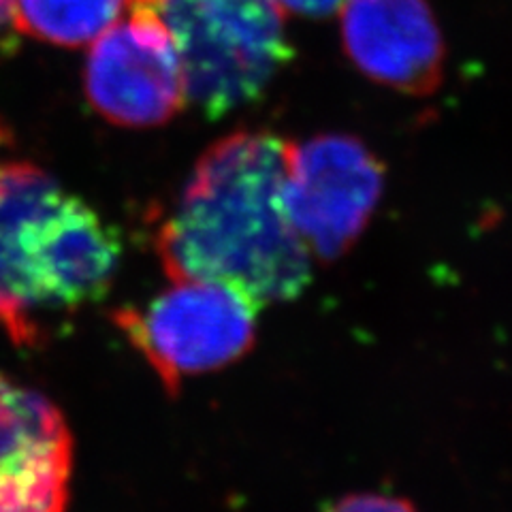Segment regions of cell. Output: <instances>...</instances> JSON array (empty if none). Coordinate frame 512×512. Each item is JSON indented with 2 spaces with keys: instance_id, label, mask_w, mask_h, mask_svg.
I'll return each mask as SVG.
<instances>
[{
  "instance_id": "obj_1",
  "label": "cell",
  "mask_w": 512,
  "mask_h": 512,
  "mask_svg": "<svg viewBox=\"0 0 512 512\" xmlns=\"http://www.w3.org/2000/svg\"><path fill=\"white\" fill-rule=\"evenodd\" d=\"M288 143L235 133L205 152L156 233L171 282H218L259 306L295 299L310 282V248L286 212Z\"/></svg>"
},
{
  "instance_id": "obj_2",
  "label": "cell",
  "mask_w": 512,
  "mask_h": 512,
  "mask_svg": "<svg viewBox=\"0 0 512 512\" xmlns=\"http://www.w3.org/2000/svg\"><path fill=\"white\" fill-rule=\"evenodd\" d=\"M120 254L118 233L50 173L0 165V329L15 344L103 299Z\"/></svg>"
},
{
  "instance_id": "obj_3",
  "label": "cell",
  "mask_w": 512,
  "mask_h": 512,
  "mask_svg": "<svg viewBox=\"0 0 512 512\" xmlns=\"http://www.w3.org/2000/svg\"><path fill=\"white\" fill-rule=\"evenodd\" d=\"M131 9L165 26L186 99L212 120L259 99L291 58L276 0H131Z\"/></svg>"
},
{
  "instance_id": "obj_4",
  "label": "cell",
  "mask_w": 512,
  "mask_h": 512,
  "mask_svg": "<svg viewBox=\"0 0 512 512\" xmlns=\"http://www.w3.org/2000/svg\"><path fill=\"white\" fill-rule=\"evenodd\" d=\"M143 308H122L114 323L175 395L186 376L220 370L250 350L259 303L218 282H173Z\"/></svg>"
},
{
  "instance_id": "obj_5",
  "label": "cell",
  "mask_w": 512,
  "mask_h": 512,
  "mask_svg": "<svg viewBox=\"0 0 512 512\" xmlns=\"http://www.w3.org/2000/svg\"><path fill=\"white\" fill-rule=\"evenodd\" d=\"M384 171L363 143L348 135L314 137L291 148L286 212L310 252L344 254L370 222Z\"/></svg>"
},
{
  "instance_id": "obj_6",
  "label": "cell",
  "mask_w": 512,
  "mask_h": 512,
  "mask_svg": "<svg viewBox=\"0 0 512 512\" xmlns=\"http://www.w3.org/2000/svg\"><path fill=\"white\" fill-rule=\"evenodd\" d=\"M86 94L92 107L122 126H154L186 103L178 50L152 13L131 9L94 41L86 62Z\"/></svg>"
},
{
  "instance_id": "obj_7",
  "label": "cell",
  "mask_w": 512,
  "mask_h": 512,
  "mask_svg": "<svg viewBox=\"0 0 512 512\" xmlns=\"http://www.w3.org/2000/svg\"><path fill=\"white\" fill-rule=\"evenodd\" d=\"M73 438L43 393L0 374V512H67Z\"/></svg>"
},
{
  "instance_id": "obj_8",
  "label": "cell",
  "mask_w": 512,
  "mask_h": 512,
  "mask_svg": "<svg viewBox=\"0 0 512 512\" xmlns=\"http://www.w3.org/2000/svg\"><path fill=\"white\" fill-rule=\"evenodd\" d=\"M342 41L359 71L382 86L429 94L440 84L444 43L425 0H348Z\"/></svg>"
},
{
  "instance_id": "obj_9",
  "label": "cell",
  "mask_w": 512,
  "mask_h": 512,
  "mask_svg": "<svg viewBox=\"0 0 512 512\" xmlns=\"http://www.w3.org/2000/svg\"><path fill=\"white\" fill-rule=\"evenodd\" d=\"M131 0H13V26L22 35L60 47H82L118 24Z\"/></svg>"
},
{
  "instance_id": "obj_10",
  "label": "cell",
  "mask_w": 512,
  "mask_h": 512,
  "mask_svg": "<svg viewBox=\"0 0 512 512\" xmlns=\"http://www.w3.org/2000/svg\"><path fill=\"white\" fill-rule=\"evenodd\" d=\"M327 512H416L408 502L387 498V495H352V498L340 500Z\"/></svg>"
},
{
  "instance_id": "obj_11",
  "label": "cell",
  "mask_w": 512,
  "mask_h": 512,
  "mask_svg": "<svg viewBox=\"0 0 512 512\" xmlns=\"http://www.w3.org/2000/svg\"><path fill=\"white\" fill-rule=\"evenodd\" d=\"M282 11H291L306 18H325L342 9L348 0H276Z\"/></svg>"
},
{
  "instance_id": "obj_12",
  "label": "cell",
  "mask_w": 512,
  "mask_h": 512,
  "mask_svg": "<svg viewBox=\"0 0 512 512\" xmlns=\"http://www.w3.org/2000/svg\"><path fill=\"white\" fill-rule=\"evenodd\" d=\"M13 24V0H0V35Z\"/></svg>"
}]
</instances>
